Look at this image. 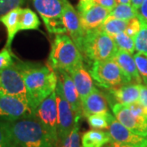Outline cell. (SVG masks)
I'll return each mask as SVG.
<instances>
[{
    "label": "cell",
    "mask_w": 147,
    "mask_h": 147,
    "mask_svg": "<svg viewBox=\"0 0 147 147\" xmlns=\"http://www.w3.org/2000/svg\"><path fill=\"white\" fill-rule=\"evenodd\" d=\"M0 86H1V79H0Z\"/></svg>",
    "instance_id": "41"
},
{
    "label": "cell",
    "mask_w": 147,
    "mask_h": 147,
    "mask_svg": "<svg viewBox=\"0 0 147 147\" xmlns=\"http://www.w3.org/2000/svg\"><path fill=\"white\" fill-rule=\"evenodd\" d=\"M138 13V18L143 22L147 23V0H145L143 2L140 8L137 10Z\"/></svg>",
    "instance_id": "36"
},
{
    "label": "cell",
    "mask_w": 147,
    "mask_h": 147,
    "mask_svg": "<svg viewBox=\"0 0 147 147\" xmlns=\"http://www.w3.org/2000/svg\"><path fill=\"white\" fill-rule=\"evenodd\" d=\"M82 110L83 116L85 118L95 114L108 112V100L106 99L105 95L96 88L82 101Z\"/></svg>",
    "instance_id": "16"
},
{
    "label": "cell",
    "mask_w": 147,
    "mask_h": 147,
    "mask_svg": "<svg viewBox=\"0 0 147 147\" xmlns=\"http://www.w3.org/2000/svg\"><path fill=\"white\" fill-rule=\"evenodd\" d=\"M21 7H18L14 10L11 11L8 13L1 17L0 21L3 23V25L5 26L7 34V42L5 47L11 49V43L13 42L16 34L20 31L19 30V24H20V16H21Z\"/></svg>",
    "instance_id": "20"
},
{
    "label": "cell",
    "mask_w": 147,
    "mask_h": 147,
    "mask_svg": "<svg viewBox=\"0 0 147 147\" xmlns=\"http://www.w3.org/2000/svg\"><path fill=\"white\" fill-rule=\"evenodd\" d=\"M133 57L137 64V69L141 75L142 82L147 86V57L142 53H134Z\"/></svg>",
    "instance_id": "30"
},
{
    "label": "cell",
    "mask_w": 147,
    "mask_h": 147,
    "mask_svg": "<svg viewBox=\"0 0 147 147\" xmlns=\"http://www.w3.org/2000/svg\"><path fill=\"white\" fill-rule=\"evenodd\" d=\"M34 118L56 142L58 137V108L56 90L46 99L42 100L34 112Z\"/></svg>",
    "instance_id": "7"
},
{
    "label": "cell",
    "mask_w": 147,
    "mask_h": 147,
    "mask_svg": "<svg viewBox=\"0 0 147 147\" xmlns=\"http://www.w3.org/2000/svg\"><path fill=\"white\" fill-rule=\"evenodd\" d=\"M141 26H142L141 20L138 17L132 18L131 20L128 21V25H127V27L125 30V33L134 38L137 33L141 30Z\"/></svg>",
    "instance_id": "33"
},
{
    "label": "cell",
    "mask_w": 147,
    "mask_h": 147,
    "mask_svg": "<svg viewBox=\"0 0 147 147\" xmlns=\"http://www.w3.org/2000/svg\"><path fill=\"white\" fill-rule=\"evenodd\" d=\"M107 90L110 96L119 103L128 105L139 101L140 84L131 83Z\"/></svg>",
    "instance_id": "19"
},
{
    "label": "cell",
    "mask_w": 147,
    "mask_h": 147,
    "mask_svg": "<svg viewBox=\"0 0 147 147\" xmlns=\"http://www.w3.org/2000/svg\"><path fill=\"white\" fill-rule=\"evenodd\" d=\"M118 51L114 38L100 28L85 33L81 53L89 63L113 59Z\"/></svg>",
    "instance_id": "4"
},
{
    "label": "cell",
    "mask_w": 147,
    "mask_h": 147,
    "mask_svg": "<svg viewBox=\"0 0 147 147\" xmlns=\"http://www.w3.org/2000/svg\"><path fill=\"white\" fill-rule=\"evenodd\" d=\"M116 46L119 50L127 52L131 55L135 52V41L132 37L127 34L125 31L121 32L113 37Z\"/></svg>",
    "instance_id": "26"
},
{
    "label": "cell",
    "mask_w": 147,
    "mask_h": 147,
    "mask_svg": "<svg viewBox=\"0 0 147 147\" xmlns=\"http://www.w3.org/2000/svg\"><path fill=\"white\" fill-rule=\"evenodd\" d=\"M18 147H57L58 143L35 118L7 122Z\"/></svg>",
    "instance_id": "2"
},
{
    "label": "cell",
    "mask_w": 147,
    "mask_h": 147,
    "mask_svg": "<svg viewBox=\"0 0 147 147\" xmlns=\"http://www.w3.org/2000/svg\"><path fill=\"white\" fill-rule=\"evenodd\" d=\"M89 64L88 72L95 84L100 88L110 89L124 84H131L114 58Z\"/></svg>",
    "instance_id": "5"
},
{
    "label": "cell",
    "mask_w": 147,
    "mask_h": 147,
    "mask_svg": "<svg viewBox=\"0 0 147 147\" xmlns=\"http://www.w3.org/2000/svg\"><path fill=\"white\" fill-rule=\"evenodd\" d=\"M111 141L109 131L98 129H91L85 131L81 138L83 147H104Z\"/></svg>",
    "instance_id": "21"
},
{
    "label": "cell",
    "mask_w": 147,
    "mask_h": 147,
    "mask_svg": "<svg viewBox=\"0 0 147 147\" xmlns=\"http://www.w3.org/2000/svg\"><path fill=\"white\" fill-rule=\"evenodd\" d=\"M57 147H81L79 136V122L76 123L67 137L60 141Z\"/></svg>",
    "instance_id": "28"
},
{
    "label": "cell",
    "mask_w": 147,
    "mask_h": 147,
    "mask_svg": "<svg viewBox=\"0 0 147 147\" xmlns=\"http://www.w3.org/2000/svg\"><path fill=\"white\" fill-rule=\"evenodd\" d=\"M56 94L58 108V137L60 142L68 136L76 123L79 122L76 120L74 112L64 95L62 84L59 78L56 88Z\"/></svg>",
    "instance_id": "10"
},
{
    "label": "cell",
    "mask_w": 147,
    "mask_h": 147,
    "mask_svg": "<svg viewBox=\"0 0 147 147\" xmlns=\"http://www.w3.org/2000/svg\"><path fill=\"white\" fill-rule=\"evenodd\" d=\"M104 147H129L127 146H125V145H123V144H120V143H118V142H114V141H111L110 142H109L106 146H105Z\"/></svg>",
    "instance_id": "39"
},
{
    "label": "cell",
    "mask_w": 147,
    "mask_h": 147,
    "mask_svg": "<svg viewBox=\"0 0 147 147\" xmlns=\"http://www.w3.org/2000/svg\"><path fill=\"white\" fill-rule=\"evenodd\" d=\"M134 41L136 51L147 57V23L142 21L141 30L134 38Z\"/></svg>",
    "instance_id": "27"
},
{
    "label": "cell",
    "mask_w": 147,
    "mask_h": 147,
    "mask_svg": "<svg viewBox=\"0 0 147 147\" xmlns=\"http://www.w3.org/2000/svg\"><path fill=\"white\" fill-rule=\"evenodd\" d=\"M94 3V0H79V3L77 5V10L83 9L84 7L91 5V4H92Z\"/></svg>",
    "instance_id": "37"
},
{
    "label": "cell",
    "mask_w": 147,
    "mask_h": 147,
    "mask_svg": "<svg viewBox=\"0 0 147 147\" xmlns=\"http://www.w3.org/2000/svg\"><path fill=\"white\" fill-rule=\"evenodd\" d=\"M69 74L73 79L82 102L96 88L94 86V81L88 70L85 69L84 65L74 69Z\"/></svg>",
    "instance_id": "17"
},
{
    "label": "cell",
    "mask_w": 147,
    "mask_h": 147,
    "mask_svg": "<svg viewBox=\"0 0 147 147\" xmlns=\"http://www.w3.org/2000/svg\"><path fill=\"white\" fill-rule=\"evenodd\" d=\"M115 118L110 111L100 114H95L87 118L89 126L92 129H106L110 124V122Z\"/></svg>",
    "instance_id": "24"
},
{
    "label": "cell",
    "mask_w": 147,
    "mask_h": 147,
    "mask_svg": "<svg viewBox=\"0 0 147 147\" xmlns=\"http://www.w3.org/2000/svg\"><path fill=\"white\" fill-rule=\"evenodd\" d=\"M109 16L119 19L123 21H130L132 18L138 16L136 9L132 7L131 4H121L118 3L116 7L110 12Z\"/></svg>",
    "instance_id": "25"
},
{
    "label": "cell",
    "mask_w": 147,
    "mask_h": 147,
    "mask_svg": "<svg viewBox=\"0 0 147 147\" xmlns=\"http://www.w3.org/2000/svg\"><path fill=\"white\" fill-rule=\"evenodd\" d=\"M128 21L108 16L100 27V30L113 38L116 34L126 30Z\"/></svg>",
    "instance_id": "23"
},
{
    "label": "cell",
    "mask_w": 147,
    "mask_h": 147,
    "mask_svg": "<svg viewBox=\"0 0 147 147\" xmlns=\"http://www.w3.org/2000/svg\"><path fill=\"white\" fill-rule=\"evenodd\" d=\"M145 0H131V3L130 4L132 6V7L136 10H138L140 8V7L142 6V4L143 3Z\"/></svg>",
    "instance_id": "38"
},
{
    "label": "cell",
    "mask_w": 147,
    "mask_h": 147,
    "mask_svg": "<svg viewBox=\"0 0 147 147\" xmlns=\"http://www.w3.org/2000/svg\"><path fill=\"white\" fill-rule=\"evenodd\" d=\"M115 119L132 132L147 137V117L136 115L128 105L116 102L111 105Z\"/></svg>",
    "instance_id": "11"
},
{
    "label": "cell",
    "mask_w": 147,
    "mask_h": 147,
    "mask_svg": "<svg viewBox=\"0 0 147 147\" xmlns=\"http://www.w3.org/2000/svg\"><path fill=\"white\" fill-rule=\"evenodd\" d=\"M139 102L147 110V86L145 84H140Z\"/></svg>",
    "instance_id": "35"
},
{
    "label": "cell",
    "mask_w": 147,
    "mask_h": 147,
    "mask_svg": "<svg viewBox=\"0 0 147 147\" xmlns=\"http://www.w3.org/2000/svg\"><path fill=\"white\" fill-rule=\"evenodd\" d=\"M77 11L85 33L100 29L110 12L96 3Z\"/></svg>",
    "instance_id": "14"
},
{
    "label": "cell",
    "mask_w": 147,
    "mask_h": 147,
    "mask_svg": "<svg viewBox=\"0 0 147 147\" xmlns=\"http://www.w3.org/2000/svg\"><path fill=\"white\" fill-rule=\"evenodd\" d=\"M15 65L21 73L26 87L29 105L34 115L37 107L48 96L55 92L57 74L48 65L22 61L17 59Z\"/></svg>",
    "instance_id": "1"
},
{
    "label": "cell",
    "mask_w": 147,
    "mask_h": 147,
    "mask_svg": "<svg viewBox=\"0 0 147 147\" xmlns=\"http://www.w3.org/2000/svg\"><path fill=\"white\" fill-rule=\"evenodd\" d=\"M26 0H0V19L11 11L21 7Z\"/></svg>",
    "instance_id": "31"
},
{
    "label": "cell",
    "mask_w": 147,
    "mask_h": 147,
    "mask_svg": "<svg viewBox=\"0 0 147 147\" xmlns=\"http://www.w3.org/2000/svg\"><path fill=\"white\" fill-rule=\"evenodd\" d=\"M63 21L67 34L81 52L85 31L82 26L79 14L68 0L65 1L63 11Z\"/></svg>",
    "instance_id": "12"
},
{
    "label": "cell",
    "mask_w": 147,
    "mask_h": 147,
    "mask_svg": "<svg viewBox=\"0 0 147 147\" xmlns=\"http://www.w3.org/2000/svg\"><path fill=\"white\" fill-rule=\"evenodd\" d=\"M94 2L101 7L106 8L110 11L113 10L116 7V5L118 4L117 0H94Z\"/></svg>",
    "instance_id": "34"
},
{
    "label": "cell",
    "mask_w": 147,
    "mask_h": 147,
    "mask_svg": "<svg viewBox=\"0 0 147 147\" xmlns=\"http://www.w3.org/2000/svg\"><path fill=\"white\" fill-rule=\"evenodd\" d=\"M0 147H18L11 136L7 122L0 121Z\"/></svg>",
    "instance_id": "29"
},
{
    "label": "cell",
    "mask_w": 147,
    "mask_h": 147,
    "mask_svg": "<svg viewBox=\"0 0 147 147\" xmlns=\"http://www.w3.org/2000/svg\"><path fill=\"white\" fill-rule=\"evenodd\" d=\"M118 3H121V4H130L131 0H117Z\"/></svg>",
    "instance_id": "40"
},
{
    "label": "cell",
    "mask_w": 147,
    "mask_h": 147,
    "mask_svg": "<svg viewBox=\"0 0 147 147\" xmlns=\"http://www.w3.org/2000/svg\"><path fill=\"white\" fill-rule=\"evenodd\" d=\"M114 60L119 65L121 69L126 74L127 79L132 84H142V79L133 56L130 53L119 50Z\"/></svg>",
    "instance_id": "18"
},
{
    "label": "cell",
    "mask_w": 147,
    "mask_h": 147,
    "mask_svg": "<svg viewBox=\"0 0 147 147\" xmlns=\"http://www.w3.org/2000/svg\"><path fill=\"white\" fill-rule=\"evenodd\" d=\"M66 0H32L35 10L41 16L47 30L51 34H67L63 21Z\"/></svg>",
    "instance_id": "6"
},
{
    "label": "cell",
    "mask_w": 147,
    "mask_h": 147,
    "mask_svg": "<svg viewBox=\"0 0 147 147\" xmlns=\"http://www.w3.org/2000/svg\"><path fill=\"white\" fill-rule=\"evenodd\" d=\"M27 118H34L30 105L15 96L0 92V121L14 122Z\"/></svg>",
    "instance_id": "9"
},
{
    "label": "cell",
    "mask_w": 147,
    "mask_h": 147,
    "mask_svg": "<svg viewBox=\"0 0 147 147\" xmlns=\"http://www.w3.org/2000/svg\"><path fill=\"white\" fill-rule=\"evenodd\" d=\"M84 57L71 38L66 34H58L54 37L47 65L55 71L65 70L68 73L84 65Z\"/></svg>",
    "instance_id": "3"
},
{
    "label": "cell",
    "mask_w": 147,
    "mask_h": 147,
    "mask_svg": "<svg viewBox=\"0 0 147 147\" xmlns=\"http://www.w3.org/2000/svg\"><path fill=\"white\" fill-rule=\"evenodd\" d=\"M111 140L129 147H147V137L130 131L115 119L110 122L108 127Z\"/></svg>",
    "instance_id": "13"
},
{
    "label": "cell",
    "mask_w": 147,
    "mask_h": 147,
    "mask_svg": "<svg viewBox=\"0 0 147 147\" xmlns=\"http://www.w3.org/2000/svg\"><path fill=\"white\" fill-rule=\"evenodd\" d=\"M40 21L37 14L30 8H22L20 16L19 30H38Z\"/></svg>",
    "instance_id": "22"
},
{
    "label": "cell",
    "mask_w": 147,
    "mask_h": 147,
    "mask_svg": "<svg viewBox=\"0 0 147 147\" xmlns=\"http://www.w3.org/2000/svg\"><path fill=\"white\" fill-rule=\"evenodd\" d=\"M13 58H16V57L12 53L11 50L4 47L0 52V70L8 68L15 63Z\"/></svg>",
    "instance_id": "32"
},
{
    "label": "cell",
    "mask_w": 147,
    "mask_h": 147,
    "mask_svg": "<svg viewBox=\"0 0 147 147\" xmlns=\"http://www.w3.org/2000/svg\"><path fill=\"white\" fill-rule=\"evenodd\" d=\"M0 92L15 96L29 105V97L23 77L15 63L0 70Z\"/></svg>",
    "instance_id": "8"
},
{
    "label": "cell",
    "mask_w": 147,
    "mask_h": 147,
    "mask_svg": "<svg viewBox=\"0 0 147 147\" xmlns=\"http://www.w3.org/2000/svg\"><path fill=\"white\" fill-rule=\"evenodd\" d=\"M56 73L57 74L58 78L61 81L64 95L74 112L76 120L77 122H79L83 116L82 102L73 79L70 74L65 70H58L56 71Z\"/></svg>",
    "instance_id": "15"
}]
</instances>
